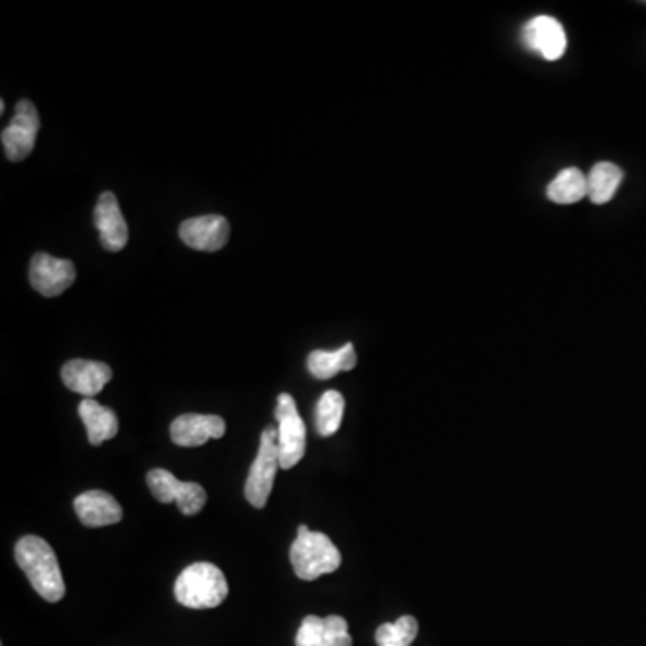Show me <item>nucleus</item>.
<instances>
[{
	"label": "nucleus",
	"mask_w": 646,
	"mask_h": 646,
	"mask_svg": "<svg viewBox=\"0 0 646 646\" xmlns=\"http://www.w3.org/2000/svg\"><path fill=\"white\" fill-rule=\"evenodd\" d=\"M15 558L18 568L31 582L33 590L43 599L56 604L65 596V582L56 553L37 535H26L16 542Z\"/></svg>",
	"instance_id": "1"
},
{
	"label": "nucleus",
	"mask_w": 646,
	"mask_h": 646,
	"mask_svg": "<svg viewBox=\"0 0 646 646\" xmlns=\"http://www.w3.org/2000/svg\"><path fill=\"white\" fill-rule=\"evenodd\" d=\"M175 596L178 604L189 609H215L229 596V584L215 564H191L178 577Z\"/></svg>",
	"instance_id": "2"
},
{
	"label": "nucleus",
	"mask_w": 646,
	"mask_h": 646,
	"mask_svg": "<svg viewBox=\"0 0 646 646\" xmlns=\"http://www.w3.org/2000/svg\"><path fill=\"white\" fill-rule=\"evenodd\" d=\"M289 558L298 579L313 582L322 574L334 573L341 566V553L322 532H311L306 525L298 528V535L289 550Z\"/></svg>",
	"instance_id": "3"
},
{
	"label": "nucleus",
	"mask_w": 646,
	"mask_h": 646,
	"mask_svg": "<svg viewBox=\"0 0 646 646\" xmlns=\"http://www.w3.org/2000/svg\"><path fill=\"white\" fill-rule=\"evenodd\" d=\"M276 448L281 469H293L306 454V424L298 413L297 402L289 393H281L276 399L275 410Z\"/></svg>",
	"instance_id": "4"
},
{
	"label": "nucleus",
	"mask_w": 646,
	"mask_h": 646,
	"mask_svg": "<svg viewBox=\"0 0 646 646\" xmlns=\"http://www.w3.org/2000/svg\"><path fill=\"white\" fill-rule=\"evenodd\" d=\"M279 469H281V462H279V448H276V429L267 428L262 431L257 458L251 464L245 484V498L251 506L256 508L267 506Z\"/></svg>",
	"instance_id": "5"
},
{
	"label": "nucleus",
	"mask_w": 646,
	"mask_h": 646,
	"mask_svg": "<svg viewBox=\"0 0 646 646\" xmlns=\"http://www.w3.org/2000/svg\"><path fill=\"white\" fill-rule=\"evenodd\" d=\"M147 487L160 503H177L183 516H196L207 503L204 487L194 481H180L166 469L147 473Z\"/></svg>",
	"instance_id": "6"
},
{
	"label": "nucleus",
	"mask_w": 646,
	"mask_h": 646,
	"mask_svg": "<svg viewBox=\"0 0 646 646\" xmlns=\"http://www.w3.org/2000/svg\"><path fill=\"white\" fill-rule=\"evenodd\" d=\"M38 130H40V117L37 108L31 101H18L15 117L2 131L5 157L11 162H21L29 157L37 142Z\"/></svg>",
	"instance_id": "7"
},
{
	"label": "nucleus",
	"mask_w": 646,
	"mask_h": 646,
	"mask_svg": "<svg viewBox=\"0 0 646 646\" xmlns=\"http://www.w3.org/2000/svg\"><path fill=\"white\" fill-rule=\"evenodd\" d=\"M31 286L43 297H57L76 281V268L68 259H57L49 254H37L29 268Z\"/></svg>",
	"instance_id": "8"
},
{
	"label": "nucleus",
	"mask_w": 646,
	"mask_h": 646,
	"mask_svg": "<svg viewBox=\"0 0 646 646\" xmlns=\"http://www.w3.org/2000/svg\"><path fill=\"white\" fill-rule=\"evenodd\" d=\"M522 40L528 49L541 54L547 62H555L563 57L568 48V37L563 24L553 16H535L522 29Z\"/></svg>",
	"instance_id": "9"
},
{
	"label": "nucleus",
	"mask_w": 646,
	"mask_h": 646,
	"mask_svg": "<svg viewBox=\"0 0 646 646\" xmlns=\"http://www.w3.org/2000/svg\"><path fill=\"white\" fill-rule=\"evenodd\" d=\"M180 237L194 250L218 251L229 243L230 224L218 215L185 219L180 227Z\"/></svg>",
	"instance_id": "10"
},
{
	"label": "nucleus",
	"mask_w": 646,
	"mask_h": 646,
	"mask_svg": "<svg viewBox=\"0 0 646 646\" xmlns=\"http://www.w3.org/2000/svg\"><path fill=\"white\" fill-rule=\"evenodd\" d=\"M227 432V423L218 415L185 413L171 424V440L180 448H199L212 438H221Z\"/></svg>",
	"instance_id": "11"
},
{
	"label": "nucleus",
	"mask_w": 646,
	"mask_h": 646,
	"mask_svg": "<svg viewBox=\"0 0 646 646\" xmlns=\"http://www.w3.org/2000/svg\"><path fill=\"white\" fill-rule=\"evenodd\" d=\"M297 646H352L349 623L341 616H306L298 629Z\"/></svg>",
	"instance_id": "12"
},
{
	"label": "nucleus",
	"mask_w": 646,
	"mask_h": 646,
	"mask_svg": "<svg viewBox=\"0 0 646 646\" xmlns=\"http://www.w3.org/2000/svg\"><path fill=\"white\" fill-rule=\"evenodd\" d=\"M62 379L68 390L94 399L112 379V369L101 361L73 360L63 365Z\"/></svg>",
	"instance_id": "13"
},
{
	"label": "nucleus",
	"mask_w": 646,
	"mask_h": 646,
	"mask_svg": "<svg viewBox=\"0 0 646 646\" xmlns=\"http://www.w3.org/2000/svg\"><path fill=\"white\" fill-rule=\"evenodd\" d=\"M74 511L78 514L79 521L89 528L109 527L122 521L125 516L122 506L105 490H89L78 495L74 501Z\"/></svg>",
	"instance_id": "14"
},
{
	"label": "nucleus",
	"mask_w": 646,
	"mask_h": 646,
	"mask_svg": "<svg viewBox=\"0 0 646 646\" xmlns=\"http://www.w3.org/2000/svg\"><path fill=\"white\" fill-rule=\"evenodd\" d=\"M94 221L100 230L101 245L105 250L120 251L128 245V224L114 193L101 194L95 207Z\"/></svg>",
	"instance_id": "15"
},
{
	"label": "nucleus",
	"mask_w": 646,
	"mask_h": 646,
	"mask_svg": "<svg viewBox=\"0 0 646 646\" xmlns=\"http://www.w3.org/2000/svg\"><path fill=\"white\" fill-rule=\"evenodd\" d=\"M78 412L92 445H101L119 432V418L115 415L114 410L101 406L95 399H83L79 404Z\"/></svg>",
	"instance_id": "16"
},
{
	"label": "nucleus",
	"mask_w": 646,
	"mask_h": 646,
	"mask_svg": "<svg viewBox=\"0 0 646 646\" xmlns=\"http://www.w3.org/2000/svg\"><path fill=\"white\" fill-rule=\"evenodd\" d=\"M356 363H358V356L352 344H345L341 349L333 352L314 350L308 358L309 374L320 380L333 379L339 372L352 371Z\"/></svg>",
	"instance_id": "17"
},
{
	"label": "nucleus",
	"mask_w": 646,
	"mask_h": 646,
	"mask_svg": "<svg viewBox=\"0 0 646 646\" xmlns=\"http://www.w3.org/2000/svg\"><path fill=\"white\" fill-rule=\"evenodd\" d=\"M623 180V171L610 162H598L587 175V198L596 205L609 204Z\"/></svg>",
	"instance_id": "18"
},
{
	"label": "nucleus",
	"mask_w": 646,
	"mask_h": 646,
	"mask_svg": "<svg viewBox=\"0 0 646 646\" xmlns=\"http://www.w3.org/2000/svg\"><path fill=\"white\" fill-rule=\"evenodd\" d=\"M587 196V177L577 167L558 172L547 185V198L560 205L577 204Z\"/></svg>",
	"instance_id": "19"
},
{
	"label": "nucleus",
	"mask_w": 646,
	"mask_h": 646,
	"mask_svg": "<svg viewBox=\"0 0 646 646\" xmlns=\"http://www.w3.org/2000/svg\"><path fill=\"white\" fill-rule=\"evenodd\" d=\"M345 399L339 391L328 390L316 404V431L322 437H333L344 418Z\"/></svg>",
	"instance_id": "20"
},
{
	"label": "nucleus",
	"mask_w": 646,
	"mask_h": 646,
	"mask_svg": "<svg viewBox=\"0 0 646 646\" xmlns=\"http://www.w3.org/2000/svg\"><path fill=\"white\" fill-rule=\"evenodd\" d=\"M418 634L413 616H401L396 623H383L376 632L377 646H410Z\"/></svg>",
	"instance_id": "21"
}]
</instances>
